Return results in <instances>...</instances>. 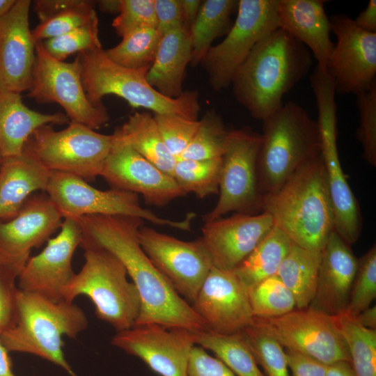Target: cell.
<instances>
[{
  "mask_svg": "<svg viewBox=\"0 0 376 376\" xmlns=\"http://www.w3.org/2000/svg\"><path fill=\"white\" fill-rule=\"evenodd\" d=\"M82 240L105 249L124 265L140 297L134 326L157 324L191 331H209L191 305L173 289L143 251L139 240L143 220L120 215H86L75 219Z\"/></svg>",
  "mask_w": 376,
  "mask_h": 376,
  "instance_id": "1",
  "label": "cell"
},
{
  "mask_svg": "<svg viewBox=\"0 0 376 376\" xmlns=\"http://www.w3.org/2000/svg\"><path fill=\"white\" fill-rule=\"evenodd\" d=\"M309 49L279 28L259 41L235 72L237 100L253 118L263 120L283 105V97L310 71Z\"/></svg>",
  "mask_w": 376,
  "mask_h": 376,
  "instance_id": "2",
  "label": "cell"
},
{
  "mask_svg": "<svg viewBox=\"0 0 376 376\" xmlns=\"http://www.w3.org/2000/svg\"><path fill=\"white\" fill-rule=\"evenodd\" d=\"M261 210L293 243L321 251L334 230L335 216L320 154L302 164L276 191L264 196Z\"/></svg>",
  "mask_w": 376,
  "mask_h": 376,
  "instance_id": "3",
  "label": "cell"
},
{
  "mask_svg": "<svg viewBox=\"0 0 376 376\" xmlns=\"http://www.w3.org/2000/svg\"><path fill=\"white\" fill-rule=\"evenodd\" d=\"M87 327L86 315L73 302H54L19 289L15 323L0 340L9 352L37 356L78 376L65 359L62 337L76 338Z\"/></svg>",
  "mask_w": 376,
  "mask_h": 376,
  "instance_id": "4",
  "label": "cell"
},
{
  "mask_svg": "<svg viewBox=\"0 0 376 376\" xmlns=\"http://www.w3.org/2000/svg\"><path fill=\"white\" fill-rule=\"evenodd\" d=\"M263 121L257 162L263 197L279 189L305 162L320 154L316 121L296 102L288 101Z\"/></svg>",
  "mask_w": 376,
  "mask_h": 376,
  "instance_id": "5",
  "label": "cell"
},
{
  "mask_svg": "<svg viewBox=\"0 0 376 376\" xmlns=\"http://www.w3.org/2000/svg\"><path fill=\"white\" fill-rule=\"evenodd\" d=\"M81 65L84 88L88 100L102 104L107 95H115L137 108L152 111L154 114H174L198 120L200 106L197 93L186 91L176 97L163 95L146 79L148 70L130 69L111 61L104 49L77 54Z\"/></svg>",
  "mask_w": 376,
  "mask_h": 376,
  "instance_id": "6",
  "label": "cell"
},
{
  "mask_svg": "<svg viewBox=\"0 0 376 376\" xmlns=\"http://www.w3.org/2000/svg\"><path fill=\"white\" fill-rule=\"evenodd\" d=\"M85 263L64 292V301L72 303L79 295L93 303L98 318L116 331L132 327L141 301L135 285L127 279L123 263L111 252L82 240Z\"/></svg>",
  "mask_w": 376,
  "mask_h": 376,
  "instance_id": "7",
  "label": "cell"
},
{
  "mask_svg": "<svg viewBox=\"0 0 376 376\" xmlns=\"http://www.w3.org/2000/svg\"><path fill=\"white\" fill-rule=\"evenodd\" d=\"M114 143L113 134H100L81 124L69 123L59 131L52 125H45L33 132L23 151L50 171L89 180L100 176Z\"/></svg>",
  "mask_w": 376,
  "mask_h": 376,
  "instance_id": "8",
  "label": "cell"
},
{
  "mask_svg": "<svg viewBox=\"0 0 376 376\" xmlns=\"http://www.w3.org/2000/svg\"><path fill=\"white\" fill-rule=\"evenodd\" d=\"M47 195L64 219L86 215H120L136 217L152 224L189 231L196 214L189 213L182 220L157 216L143 208L134 193L111 189L102 191L91 186L78 176L52 171Z\"/></svg>",
  "mask_w": 376,
  "mask_h": 376,
  "instance_id": "9",
  "label": "cell"
},
{
  "mask_svg": "<svg viewBox=\"0 0 376 376\" xmlns=\"http://www.w3.org/2000/svg\"><path fill=\"white\" fill-rule=\"evenodd\" d=\"M28 91V96L39 103L59 104L70 123L96 130L109 120L103 104L95 105L86 95L78 55L70 63L58 61L47 53L42 42L36 43V63Z\"/></svg>",
  "mask_w": 376,
  "mask_h": 376,
  "instance_id": "10",
  "label": "cell"
},
{
  "mask_svg": "<svg viewBox=\"0 0 376 376\" xmlns=\"http://www.w3.org/2000/svg\"><path fill=\"white\" fill-rule=\"evenodd\" d=\"M279 28L277 0H240L236 19L226 38L202 60L216 91L227 88L256 45Z\"/></svg>",
  "mask_w": 376,
  "mask_h": 376,
  "instance_id": "11",
  "label": "cell"
},
{
  "mask_svg": "<svg viewBox=\"0 0 376 376\" xmlns=\"http://www.w3.org/2000/svg\"><path fill=\"white\" fill-rule=\"evenodd\" d=\"M262 141L261 134L251 128L230 130L221 159L219 199L205 214L210 221L230 212L251 214L262 207L257 175V162Z\"/></svg>",
  "mask_w": 376,
  "mask_h": 376,
  "instance_id": "12",
  "label": "cell"
},
{
  "mask_svg": "<svg viewBox=\"0 0 376 376\" xmlns=\"http://www.w3.org/2000/svg\"><path fill=\"white\" fill-rule=\"evenodd\" d=\"M252 323L272 336L284 349L311 357L326 365L350 363L345 339L335 316L309 308L273 318H255Z\"/></svg>",
  "mask_w": 376,
  "mask_h": 376,
  "instance_id": "13",
  "label": "cell"
},
{
  "mask_svg": "<svg viewBox=\"0 0 376 376\" xmlns=\"http://www.w3.org/2000/svg\"><path fill=\"white\" fill-rule=\"evenodd\" d=\"M139 240L157 270L191 304L213 267L201 238L183 241L143 225L139 230Z\"/></svg>",
  "mask_w": 376,
  "mask_h": 376,
  "instance_id": "14",
  "label": "cell"
},
{
  "mask_svg": "<svg viewBox=\"0 0 376 376\" xmlns=\"http://www.w3.org/2000/svg\"><path fill=\"white\" fill-rule=\"evenodd\" d=\"M329 19L337 41L326 69L336 92L356 95L368 91L376 84V33L362 30L345 14Z\"/></svg>",
  "mask_w": 376,
  "mask_h": 376,
  "instance_id": "15",
  "label": "cell"
},
{
  "mask_svg": "<svg viewBox=\"0 0 376 376\" xmlns=\"http://www.w3.org/2000/svg\"><path fill=\"white\" fill-rule=\"evenodd\" d=\"M82 238L79 222L64 219L59 233L48 240L40 253L27 260L17 278L18 288L54 302L64 301V292L75 276L72 256Z\"/></svg>",
  "mask_w": 376,
  "mask_h": 376,
  "instance_id": "16",
  "label": "cell"
},
{
  "mask_svg": "<svg viewBox=\"0 0 376 376\" xmlns=\"http://www.w3.org/2000/svg\"><path fill=\"white\" fill-rule=\"evenodd\" d=\"M191 332L157 324L136 325L118 331L111 343L141 359L160 376H186L189 354L196 345Z\"/></svg>",
  "mask_w": 376,
  "mask_h": 376,
  "instance_id": "17",
  "label": "cell"
},
{
  "mask_svg": "<svg viewBox=\"0 0 376 376\" xmlns=\"http://www.w3.org/2000/svg\"><path fill=\"white\" fill-rule=\"evenodd\" d=\"M63 221L47 194H33L14 217L0 221V262L19 275L31 250L48 241Z\"/></svg>",
  "mask_w": 376,
  "mask_h": 376,
  "instance_id": "18",
  "label": "cell"
},
{
  "mask_svg": "<svg viewBox=\"0 0 376 376\" xmlns=\"http://www.w3.org/2000/svg\"><path fill=\"white\" fill-rule=\"evenodd\" d=\"M191 305L219 334L242 332L253 319L248 290L233 270L212 267Z\"/></svg>",
  "mask_w": 376,
  "mask_h": 376,
  "instance_id": "19",
  "label": "cell"
},
{
  "mask_svg": "<svg viewBox=\"0 0 376 376\" xmlns=\"http://www.w3.org/2000/svg\"><path fill=\"white\" fill-rule=\"evenodd\" d=\"M100 176L113 189L141 194L148 203L155 206L166 205L185 194L173 177L116 139Z\"/></svg>",
  "mask_w": 376,
  "mask_h": 376,
  "instance_id": "20",
  "label": "cell"
},
{
  "mask_svg": "<svg viewBox=\"0 0 376 376\" xmlns=\"http://www.w3.org/2000/svg\"><path fill=\"white\" fill-rule=\"evenodd\" d=\"M30 0H16L0 18V92L21 93L30 88L36 42L29 29Z\"/></svg>",
  "mask_w": 376,
  "mask_h": 376,
  "instance_id": "21",
  "label": "cell"
},
{
  "mask_svg": "<svg viewBox=\"0 0 376 376\" xmlns=\"http://www.w3.org/2000/svg\"><path fill=\"white\" fill-rule=\"evenodd\" d=\"M274 226L269 214L237 213L205 222L201 240L213 267L234 270Z\"/></svg>",
  "mask_w": 376,
  "mask_h": 376,
  "instance_id": "22",
  "label": "cell"
},
{
  "mask_svg": "<svg viewBox=\"0 0 376 376\" xmlns=\"http://www.w3.org/2000/svg\"><path fill=\"white\" fill-rule=\"evenodd\" d=\"M336 123V113L334 110L323 109L318 113L316 124L320 142V156L334 210V230L351 245L359 237L362 218L357 200L340 162Z\"/></svg>",
  "mask_w": 376,
  "mask_h": 376,
  "instance_id": "23",
  "label": "cell"
},
{
  "mask_svg": "<svg viewBox=\"0 0 376 376\" xmlns=\"http://www.w3.org/2000/svg\"><path fill=\"white\" fill-rule=\"evenodd\" d=\"M357 266L350 245L331 231L321 251L315 292L308 308L331 316L345 312Z\"/></svg>",
  "mask_w": 376,
  "mask_h": 376,
  "instance_id": "24",
  "label": "cell"
},
{
  "mask_svg": "<svg viewBox=\"0 0 376 376\" xmlns=\"http://www.w3.org/2000/svg\"><path fill=\"white\" fill-rule=\"evenodd\" d=\"M324 3L323 0H277L279 28L305 45L322 68L335 45Z\"/></svg>",
  "mask_w": 376,
  "mask_h": 376,
  "instance_id": "25",
  "label": "cell"
},
{
  "mask_svg": "<svg viewBox=\"0 0 376 376\" xmlns=\"http://www.w3.org/2000/svg\"><path fill=\"white\" fill-rule=\"evenodd\" d=\"M52 171L23 151L0 165V221L14 217L37 191H45Z\"/></svg>",
  "mask_w": 376,
  "mask_h": 376,
  "instance_id": "26",
  "label": "cell"
},
{
  "mask_svg": "<svg viewBox=\"0 0 376 376\" xmlns=\"http://www.w3.org/2000/svg\"><path fill=\"white\" fill-rule=\"evenodd\" d=\"M69 123L64 113H40L25 105L19 93L0 92V154L3 158L19 155L40 127Z\"/></svg>",
  "mask_w": 376,
  "mask_h": 376,
  "instance_id": "27",
  "label": "cell"
},
{
  "mask_svg": "<svg viewBox=\"0 0 376 376\" xmlns=\"http://www.w3.org/2000/svg\"><path fill=\"white\" fill-rule=\"evenodd\" d=\"M191 58L189 32L183 28L169 31L161 37L155 60L146 74L148 82L164 96H180L185 69Z\"/></svg>",
  "mask_w": 376,
  "mask_h": 376,
  "instance_id": "28",
  "label": "cell"
},
{
  "mask_svg": "<svg viewBox=\"0 0 376 376\" xmlns=\"http://www.w3.org/2000/svg\"><path fill=\"white\" fill-rule=\"evenodd\" d=\"M113 134L117 141L130 146L172 177L177 159L166 146L153 116L145 111L136 112Z\"/></svg>",
  "mask_w": 376,
  "mask_h": 376,
  "instance_id": "29",
  "label": "cell"
},
{
  "mask_svg": "<svg viewBox=\"0 0 376 376\" xmlns=\"http://www.w3.org/2000/svg\"><path fill=\"white\" fill-rule=\"evenodd\" d=\"M320 257L321 251L293 243L276 272L292 292L297 309L308 308L314 297Z\"/></svg>",
  "mask_w": 376,
  "mask_h": 376,
  "instance_id": "30",
  "label": "cell"
},
{
  "mask_svg": "<svg viewBox=\"0 0 376 376\" xmlns=\"http://www.w3.org/2000/svg\"><path fill=\"white\" fill-rule=\"evenodd\" d=\"M292 244L289 237L274 226L233 271L249 290L261 281L276 274Z\"/></svg>",
  "mask_w": 376,
  "mask_h": 376,
  "instance_id": "31",
  "label": "cell"
},
{
  "mask_svg": "<svg viewBox=\"0 0 376 376\" xmlns=\"http://www.w3.org/2000/svg\"><path fill=\"white\" fill-rule=\"evenodd\" d=\"M237 5L235 0H207L201 3L189 31L192 65L202 61L214 39L228 32L232 26L231 14Z\"/></svg>",
  "mask_w": 376,
  "mask_h": 376,
  "instance_id": "32",
  "label": "cell"
},
{
  "mask_svg": "<svg viewBox=\"0 0 376 376\" xmlns=\"http://www.w3.org/2000/svg\"><path fill=\"white\" fill-rule=\"evenodd\" d=\"M191 333L196 345L212 352L236 376H265L241 332L229 335L210 331Z\"/></svg>",
  "mask_w": 376,
  "mask_h": 376,
  "instance_id": "33",
  "label": "cell"
},
{
  "mask_svg": "<svg viewBox=\"0 0 376 376\" xmlns=\"http://www.w3.org/2000/svg\"><path fill=\"white\" fill-rule=\"evenodd\" d=\"M335 318L356 376H376V329L364 327L345 312Z\"/></svg>",
  "mask_w": 376,
  "mask_h": 376,
  "instance_id": "34",
  "label": "cell"
},
{
  "mask_svg": "<svg viewBox=\"0 0 376 376\" xmlns=\"http://www.w3.org/2000/svg\"><path fill=\"white\" fill-rule=\"evenodd\" d=\"M162 35L157 28H143L122 37L119 44L104 50L113 62L134 70H149L152 64Z\"/></svg>",
  "mask_w": 376,
  "mask_h": 376,
  "instance_id": "35",
  "label": "cell"
},
{
  "mask_svg": "<svg viewBox=\"0 0 376 376\" xmlns=\"http://www.w3.org/2000/svg\"><path fill=\"white\" fill-rule=\"evenodd\" d=\"M222 159H178L172 177L185 194L203 198L219 193Z\"/></svg>",
  "mask_w": 376,
  "mask_h": 376,
  "instance_id": "36",
  "label": "cell"
},
{
  "mask_svg": "<svg viewBox=\"0 0 376 376\" xmlns=\"http://www.w3.org/2000/svg\"><path fill=\"white\" fill-rule=\"evenodd\" d=\"M230 130L214 111L201 120L193 139L178 159H212L222 157L226 149Z\"/></svg>",
  "mask_w": 376,
  "mask_h": 376,
  "instance_id": "37",
  "label": "cell"
},
{
  "mask_svg": "<svg viewBox=\"0 0 376 376\" xmlns=\"http://www.w3.org/2000/svg\"><path fill=\"white\" fill-rule=\"evenodd\" d=\"M248 294L255 318L280 316L296 308L292 292L276 275L261 281L248 290Z\"/></svg>",
  "mask_w": 376,
  "mask_h": 376,
  "instance_id": "38",
  "label": "cell"
},
{
  "mask_svg": "<svg viewBox=\"0 0 376 376\" xmlns=\"http://www.w3.org/2000/svg\"><path fill=\"white\" fill-rule=\"evenodd\" d=\"M241 333L265 376H290L284 348L272 336L252 322Z\"/></svg>",
  "mask_w": 376,
  "mask_h": 376,
  "instance_id": "39",
  "label": "cell"
},
{
  "mask_svg": "<svg viewBox=\"0 0 376 376\" xmlns=\"http://www.w3.org/2000/svg\"><path fill=\"white\" fill-rule=\"evenodd\" d=\"M97 16L88 23L60 36L42 41L47 53L61 61L75 53L102 49Z\"/></svg>",
  "mask_w": 376,
  "mask_h": 376,
  "instance_id": "40",
  "label": "cell"
},
{
  "mask_svg": "<svg viewBox=\"0 0 376 376\" xmlns=\"http://www.w3.org/2000/svg\"><path fill=\"white\" fill-rule=\"evenodd\" d=\"M97 1L84 0L83 3L58 13L39 23L31 31L34 42H42L68 33L97 17Z\"/></svg>",
  "mask_w": 376,
  "mask_h": 376,
  "instance_id": "41",
  "label": "cell"
},
{
  "mask_svg": "<svg viewBox=\"0 0 376 376\" xmlns=\"http://www.w3.org/2000/svg\"><path fill=\"white\" fill-rule=\"evenodd\" d=\"M376 297V246L358 259V266L353 281L345 313L356 317L370 306Z\"/></svg>",
  "mask_w": 376,
  "mask_h": 376,
  "instance_id": "42",
  "label": "cell"
},
{
  "mask_svg": "<svg viewBox=\"0 0 376 376\" xmlns=\"http://www.w3.org/2000/svg\"><path fill=\"white\" fill-rule=\"evenodd\" d=\"M359 112L357 138L363 146V157L376 166V84L368 91L355 95Z\"/></svg>",
  "mask_w": 376,
  "mask_h": 376,
  "instance_id": "43",
  "label": "cell"
},
{
  "mask_svg": "<svg viewBox=\"0 0 376 376\" xmlns=\"http://www.w3.org/2000/svg\"><path fill=\"white\" fill-rule=\"evenodd\" d=\"M153 116L166 146L178 159L196 134L199 120L174 114H154Z\"/></svg>",
  "mask_w": 376,
  "mask_h": 376,
  "instance_id": "44",
  "label": "cell"
},
{
  "mask_svg": "<svg viewBox=\"0 0 376 376\" xmlns=\"http://www.w3.org/2000/svg\"><path fill=\"white\" fill-rule=\"evenodd\" d=\"M112 26L121 38L143 28H156L154 0H121L118 15Z\"/></svg>",
  "mask_w": 376,
  "mask_h": 376,
  "instance_id": "45",
  "label": "cell"
},
{
  "mask_svg": "<svg viewBox=\"0 0 376 376\" xmlns=\"http://www.w3.org/2000/svg\"><path fill=\"white\" fill-rule=\"evenodd\" d=\"M18 276L0 262V335L11 328L16 321Z\"/></svg>",
  "mask_w": 376,
  "mask_h": 376,
  "instance_id": "46",
  "label": "cell"
},
{
  "mask_svg": "<svg viewBox=\"0 0 376 376\" xmlns=\"http://www.w3.org/2000/svg\"><path fill=\"white\" fill-rule=\"evenodd\" d=\"M186 376H236L219 358L209 354L206 350L196 345L192 347Z\"/></svg>",
  "mask_w": 376,
  "mask_h": 376,
  "instance_id": "47",
  "label": "cell"
},
{
  "mask_svg": "<svg viewBox=\"0 0 376 376\" xmlns=\"http://www.w3.org/2000/svg\"><path fill=\"white\" fill-rule=\"evenodd\" d=\"M154 1L157 19L156 28L162 36L171 30L183 28L180 0Z\"/></svg>",
  "mask_w": 376,
  "mask_h": 376,
  "instance_id": "48",
  "label": "cell"
},
{
  "mask_svg": "<svg viewBox=\"0 0 376 376\" xmlns=\"http://www.w3.org/2000/svg\"><path fill=\"white\" fill-rule=\"evenodd\" d=\"M284 350L290 376H325L327 365L302 353Z\"/></svg>",
  "mask_w": 376,
  "mask_h": 376,
  "instance_id": "49",
  "label": "cell"
},
{
  "mask_svg": "<svg viewBox=\"0 0 376 376\" xmlns=\"http://www.w3.org/2000/svg\"><path fill=\"white\" fill-rule=\"evenodd\" d=\"M84 0H36L33 8L40 22L68 8L82 3Z\"/></svg>",
  "mask_w": 376,
  "mask_h": 376,
  "instance_id": "50",
  "label": "cell"
},
{
  "mask_svg": "<svg viewBox=\"0 0 376 376\" xmlns=\"http://www.w3.org/2000/svg\"><path fill=\"white\" fill-rule=\"evenodd\" d=\"M353 21L362 30L376 33V0L369 1L366 8Z\"/></svg>",
  "mask_w": 376,
  "mask_h": 376,
  "instance_id": "51",
  "label": "cell"
},
{
  "mask_svg": "<svg viewBox=\"0 0 376 376\" xmlns=\"http://www.w3.org/2000/svg\"><path fill=\"white\" fill-rule=\"evenodd\" d=\"M180 1L182 15L183 28L189 32L197 16L201 5V1L198 0Z\"/></svg>",
  "mask_w": 376,
  "mask_h": 376,
  "instance_id": "52",
  "label": "cell"
},
{
  "mask_svg": "<svg viewBox=\"0 0 376 376\" xmlns=\"http://www.w3.org/2000/svg\"><path fill=\"white\" fill-rule=\"evenodd\" d=\"M325 376H356L350 362L338 361L327 365Z\"/></svg>",
  "mask_w": 376,
  "mask_h": 376,
  "instance_id": "53",
  "label": "cell"
},
{
  "mask_svg": "<svg viewBox=\"0 0 376 376\" xmlns=\"http://www.w3.org/2000/svg\"><path fill=\"white\" fill-rule=\"evenodd\" d=\"M357 321L364 327L376 329V306H372L362 311L356 317Z\"/></svg>",
  "mask_w": 376,
  "mask_h": 376,
  "instance_id": "54",
  "label": "cell"
},
{
  "mask_svg": "<svg viewBox=\"0 0 376 376\" xmlns=\"http://www.w3.org/2000/svg\"><path fill=\"white\" fill-rule=\"evenodd\" d=\"M9 352L0 340V376H16L12 370Z\"/></svg>",
  "mask_w": 376,
  "mask_h": 376,
  "instance_id": "55",
  "label": "cell"
},
{
  "mask_svg": "<svg viewBox=\"0 0 376 376\" xmlns=\"http://www.w3.org/2000/svg\"><path fill=\"white\" fill-rule=\"evenodd\" d=\"M121 0H102L97 1V5L102 12L109 13H118Z\"/></svg>",
  "mask_w": 376,
  "mask_h": 376,
  "instance_id": "56",
  "label": "cell"
},
{
  "mask_svg": "<svg viewBox=\"0 0 376 376\" xmlns=\"http://www.w3.org/2000/svg\"><path fill=\"white\" fill-rule=\"evenodd\" d=\"M15 1L16 0H0V18L12 8Z\"/></svg>",
  "mask_w": 376,
  "mask_h": 376,
  "instance_id": "57",
  "label": "cell"
},
{
  "mask_svg": "<svg viewBox=\"0 0 376 376\" xmlns=\"http://www.w3.org/2000/svg\"><path fill=\"white\" fill-rule=\"evenodd\" d=\"M2 159H3V157H1V155L0 154V165H1V161H2Z\"/></svg>",
  "mask_w": 376,
  "mask_h": 376,
  "instance_id": "58",
  "label": "cell"
}]
</instances>
